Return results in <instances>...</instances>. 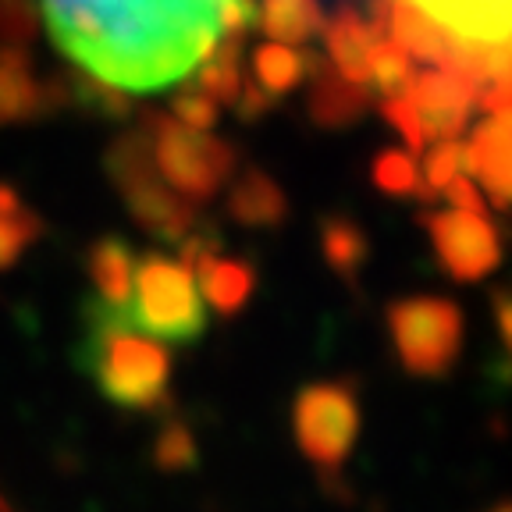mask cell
<instances>
[{
	"label": "cell",
	"mask_w": 512,
	"mask_h": 512,
	"mask_svg": "<svg viewBox=\"0 0 512 512\" xmlns=\"http://www.w3.org/2000/svg\"><path fill=\"white\" fill-rule=\"evenodd\" d=\"M82 370L93 377L96 392L125 413H160L171 406V352L160 338L132 328L121 310L100 299L86 303Z\"/></svg>",
	"instance_id": "1"
},
{
	"label": "cell",
	"mask_w": 512,
	"mask_h": 512,
	"mask_svg": "<svg viewBox=\"0 0 512 512\" xmlns=\"http://www.w3.org/2000/svg\"><path fill=\"white\" fill-rule=\"evenodd\" d=\"M360 431L363 409L352 381H313L292 399V438L324 488L345 484V466Z\"/></svg>",
	"instance_id": "2"
},
{
	"label": "cell",
	"mask_w": 512,
	"mask_h": 512,
	"mask_svg": "<svg viewBox=\"0 0 512 512\" xmlns=\"http://www.w3.org/2000/svg\"><path fill=\"white\" fill-rule=\"evenodd\" d=\"M125 320L160 342L192 345L196 338L207 335V303H203L192 271L178 256L150 249V253L136 256Z\"/></svg>",
	"instance_id": "3"
},
{
	"label": "cell",
	"mask_w": 512,
	"mask_h": 512,
	"mask_svg": "<svg viewBox=\"0 0 512 512\" xmlns=\"http://www.w3.org/2000/svg\"><path fill=\"white\" fill-rule=\"evenodd\" d=\"M104 168L111 185L121 192L132 221L143 228L153 239L178 246L185 235L196 228V207L185 203L175 189L160 182L157 168H153V146H150V132L139 121L136 128H128L107 146L104 153Z\"/></svg>",
	"instance_id": "4"
},
{
	"label": "cell",
	"mask_w": 512,
	"mask_h": 512,
	"mask_svg": "<svg viewBox=\"0 0 512 512\" xmlns=\"http://www.w3.org/2000/svg\"><path fill=\"white\" fill-rule=\"evenodd\" d=\"M384 328L399 367L416 381H441L463 352V310L445 296L392 299L384 306Z\"/></svg>",
	"instance_id": "5"
},
{
	"label": "cell",
	"mask_w": 512,
	"mask_h": 512,
	"mask_svg": "<svg viewBox=\"0 0 512 512\" xmlns=\"http://www.w3.org/2000/svg\"><path fill=\"white\" fill-rule=\"evenodd\" d=\"M143 125L150 132L153 146V168H157L160 182L175 189L185 203L203 207L228 185L235 175L239 153L224 139L189 128L175 121L171 114H143Z\"/></svg>",
	"instance_id": "6"
},
{
	"label": "cell",
	"mask_w": 512,
	"mask_h": 512,
	"mask_svg": "<svg viewBox=\"0 0 512 512\" xmlns=\"http://www.w3.org/2000/svg\"><path fill=\"white\" fill-rule=\"evenodd\" d=\"M427 228V239L434 246L441 271L452 281H484L488 274L498 271L502 264V239H498L495 224L488 214H473V210H431L420 217Z\"/></svg>",
	"instance_id": "7"
},
{
	"label": "cell",
	"mask_w": 512,
	"mask_h": 512,
	"mask_svg": "<svg viewBox=\"0 0 512 512\" xmlns=\"http://www.w3.org/2000/svg\"><path fill=\"white\" fill-rule=\"evenodd\" d=\"M72 107V72L40 75L25 47H0V125H25Z\"/></svg>",
	"instance_id": "8"
},
{
	"label": "cell",
	"mask_w": 512,
	"mask_h": 512,
	"mask_svg": "<svg viewBox=\"0 0 512 512\" xmlns=\"http://www.w3.org/2000/svg\"><path fill=\"white\" fill-rule=\"evenodd\" d=\"M477 93L480 89L466 75L448 72V68H431V72L416 75L406 100L420 118L427 143H438V139H459V132L470 125Z\"/></svg>",
	"instance_id": "9"
},
{
	"label": "cell",
	"mask_w": 512,
	"mask_h": 512,
	"mask_svg": "<svg viewBox=\"0 0 512 512\" xmlns=\"http://www.w3.org/2000/svg\"><path fill=\"white\" fill-rule=\"evenodd\" d=\"M463 171L484 185L498 210L512 207V107L488 111L463 143Z\"/></svg>",
	"instance_id": "10"
},
{
	"label": "cell",
	"mask_w": 512,
	"mask_h": 512,
	"mask_svg": "<svg viewBox=\"0 0 512 512\" xmlns=\"http://www.w3.org/2000/svg\"><path fill=\"white\" fill-rule=\"evenodd\" d=\"M306 111H310V121L317 128L342 132V128H352L370 111V86L345 79L342 72H335V64L328 57H317L310 72Z\"/></svg>",
	"instance_id": "11"
},
{
	"label": "cell",
	"mask_w": 512,
	"mask_h": 512,
	"mask_svg": "<svg viewBox=\"0 0 512 512\" xmlns=\"http://www.w3.org/2000/svg\"><path fill=\"white\" fill-rule=\"evenodd\" d=\"M324 47H328V61L335 64V72L345 79L370 86V47H374L377 32L360 15L356 0H338L331 15H324Z\"/></svg>",
	"instance_id": "12"
},
{
	"label": "cell",
	"mask_w": 512,
	"mask_h": 512,
	"mask_svg": "<svg viewBox=\"0 0 512 512\" xmlns=\"http://www.w3.org/2000/svg\"><path fill=\"white\" fill-rule=\"evenodd\" d=\"M228 217L242 228H278L288 221V196L264 168H246L228 189Z\"/></svg>",
	"instance_id": "13"
},
{
	"label": "cell",
	"mask_w": 512,
	"mask_h": 512,
	"mask_svg": "<svg viewBox=\"0 0 512 512\" xmlns=\"http://www.w3.org/2000/svg\"><path fill=\"white\" fill-rule=\"evenodd\" d=\"M86 271L96 285V299L107 303L111 310L125 313L132 299V274H136V249L118 235H100L86 249Z\"/></svg>",
	"instance_id": "14"
},
{
	"label": "cell",
	"mask_w": 512,
	"mask_h": 512,
	"mask_svg": "<svg viewBox=\"0 0 512 512\" xmlns=\"http://www.w3.org/2000/svg\"><path fill=\"white\" fill-rule=\"evenodd\" d=\"M192 278L200 285L203 303L214 306L217 317H235V313H242L256 288L253 264L232 260V256H221V253L192 267Z\"/></svg>",
	"instance_id": "15"
},
{
	"label": "cell",
	"mask_w": 512,
	"mask_h": 512,
	"mask_svg": "<svg viewBox=\"0 0 512 512\" xmlns=\"http://www.w3.org/2000/svg\"><path fill=\"white\" fill-rule=\"evenodd\" d=\"M388 36H392L413 61L434 64V68H448V64H452V54H456V40L445 36L441 25H434L431 18L420 15L413 4H402V0H392Z\"/></svg>",
	"instance_id": "16"
},
{
	"label": "cell",
	"mask_w": 512,
	"mask_h": 512,
	"mask_svg": "<svg viewBox=\"0 0 512 512\" xmlns=\"http://www.w3.org/2000/svg\"><path fill=\"white\" fill-rule=\"evenodd\" d=\"M320 256L345 285H356L363 267L370 264V235L363 232L356 217L324 214L320 217Z\"/></svg>",
	"instance_id": "17"
},
{
	"label": "cell",
	"mask_w": 512,
	"mask_h": 512,
	"mask_svg": "<svg viewBox=\"0 0 512 512\" xmlns=\"http://www.w3.org/2000/svg\"><path fill=\"white\" fill-rule=\"evenodd\" d=\"M313 61L317 54H303L299 47H288V43L267 40L249 54V68H253V82H260L264 93H271L274 100L296 93L313 72Z\"/></svg>",
	"instance_id": "18"
},
{
	"label": "cell",
	"mask_w": 512,
	"mask_h": 512,
	"mask_svg": "<svg viewBox=\"0 0 512 512\" xmlns=\"http://www.w3.org/2000/svg\"><path fill=\"white\" fill-rule=\"evenodd\" d=\"M256 22L267 40L303 47V43L317 40L324 29V8H320V0H260Z\"/></svg>",
	"instance_id": "19"
},
{
	"label": "cell",
	"mask_w": 512,
	"mask_h": 512,
	"mask_svg": "<svg viewBox=\"0 0 512 512\" xmlns=\"http://www.w3.org/2000/svg\"><path fill=\"white\" fill-rule=\"evenodd\" d=\"M43 235V221L36 210L18 196L11 185L0 182V271L22 260V253Z\"/></svg>",
	"instance_id": "20"
},
{
	"label": "cell",
	"mask_w": 512,
	"mask_h": 512,
	"mask_svg": "<svg viewBox=\"0 0 512 512\" xmlns=\"http://www.w3.org/2000/svg\"><path fill=\"white\" fill-rule=\"evenodd\" d=\"M239 54H242V36H228V43L217 47V54H210L207 61H203L196 86H200L214 104L232 107L235 100H239V89H242V82H246L242 79Z\"/></svg>",
	"instance_id": "21"
},
{
	"label": "cell",
	"mask_w": 512,
	"mask_h": 512,
	"mask_svg": "<svg viewBox=\"0 0 512 512\" xmlns=\"http://www.w3.org/2000/svg\"><path fill=\"white\" fill-rule=\"evenodd\" d=\"M370 82H374L377 93H384V96H406L409 86L416 82L413 57H409L388 32L377 36L374 47H370Z\"/></svg>",
	"instance_id": "22"
},
{
	"label": "cell",
	"mask_w": 512,
	"mask_h": 512,
	"mask_svg": "<svg viewBox=\"0 0 512 512\" xmlns=\"http://www.w3.org/2000/svg\"><path fill=\"white\" fill-rule=\"evenodd\" d=\"M370 178H374L377 189L388 192V196H420V200H427L420 168H416L413 153H406V150H381L377 153L374 164H370Z\"/></svg>",
	"instance_id": "23"
},
{
	"label": "cell",
	"mask_w": 512,
	"mask_h": 512,
	"mask_svg": "<svg viewBox=\"0 0 512 512\" xmlns=\"http://www.w3.org/2000/svg\"><path fill=\"white\" fill-rule=\"evenodd\" d=\"M200 459V448H196V438L192 431L182 424V420H168V424L157 431V441H153V463L164 473H182L192 470Z\"/></svg>",
	"instance_id": "24"
},
{
	"label": "cell",
	"mask_w": 512,
	"mask_h": 512,
	"mask_svg": "<svg viewBox=\"0 0 512 512\" xmlns=\"http://www.w3.org/2000/svg\"><path fill=\"white\" fill-rule=\"evenodd\" d=\"M459 171H463V143H459V139H438V143L427 150L424 168H420L427 200H438V192L445 189Z\"/></svg>",
	"instance_id": "25"
},
{
	"label": "cell",
	"mask_w": 512,
	"mask_h": 512,
	"mask_svg": "<svg viewBox=\"0 0 512 512\" xmlns=\"http://www.w3.org/2000/svg\"><path fill=\"white\" fill-rule=\"evenodd\" d=\"M217 107L221 104H214L200 86H185L171 96V118L200 132H210L217 125Z\"/></svg>",
	"instance_id": "26"
},
{
	"label": "cell",
	"mask_w": 512,
	"mask_h": 512,
	"mask_svg": "<svg viewBox=\"0 0 512 512\" xmlns=\"http://www.w3.org/2000/svg\"><path fill=\"white\" fill-rule=\"evenodd\" d=\"M36 36L32 0H0V47H29Z\"/></svg>",
	"instance_id": "27"
},
{
	"label": "cell",
	"mask_w": 512,
	"mask_h": 512,
	"mask_svg": "<svg viewBox=\"0 0 512 512\" xmlns=\"http://www.w3.org/2000/svg\"><path fill=\"white\" fill-rule=\"evenodd\" d=\"M381 118L388 121L395 132H399L402 143L409 146V153L427 150L424 128H420V118H416L413 104H409L406 96H384V100H381Z\"/></svg>",
	"instance_id": "28"
},
{
	"label": "cell",
	"mask_w": 512,
	"mask_h": 512,
	"mask_svg": "<svg viewBox=\"0 0 512 512\" xmlns=\"http://www.w3.org/2000/svg\"><path fill=\"white\" fill-rule=\"evenodd\" d=\"M232 107H235V114H239V121L253 125V121H264L267 114L274 111V96L264 93V89L256 86V82H242L239 100H235Z\"/></svg>",
	"instance_id": "29"
},
{
	"label": "cell",
	"mask_w": 512,
	"mask_h": 512,
	"mask_svg": "<svg viewBox=\"0 0 512 512\" xmlns=\"http://www.w3.org/2000/svg\"><path fill=\"white\" fill-rule=\"evenodd\" d=\"M441 192H445L448 207L473 210V214H484V210H488V200H484V192H480L477 185H473L470 175H456Z\"/></svg>",
	"instance_id": "30"
},
{
	"label": "cell",
	"mask_w": 512,
	"mask_h": 512,
	"mask_svg": "<svg viewBox=\"0 0 512 512\" xmlns=\"http://www.w3.org/2000/svg\"><path fill=\"white\" fill-rule=\"evenodd\" d=\"M495 306V324H498V338H502V356L512 363V288H498L491 296Z\"/></svg>",
	"instance_id": "31"
},
{
	"label": "cell",
	"mask_w": 512,
	"mask_h": 512,
	"mask_svg": "<svg viewBox=\"0 0 512 512\" xmlns=\"http://www.w3.org/2000/svg\"><path fill=\"white\" fill-rule=\"evenodd\" d=\"M484 512H512V502H495V505H488Z\"/></svg>",
	"instance_id": "32"
},
{
	"label": "cell",
	"mask_w": 512,
	"mask_h": 512,
	"mask_svg": "<svg viewBox=\"0 0 512 512\" xmlns=\"http://www.w3.org/2000/svg\"><path fill=\"white\" fill-rule=\"evenodd\" d=\"M0 512H15V509L8 505V498H4V495H0Z\"/></svg>",
	"instance_id": "33"
}]
</instances>
